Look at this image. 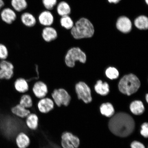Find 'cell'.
I'll return each mask as SVG.
<instances>
[{"instance_id": "cell-1", "label": "cell", "mask_w": 148, "mask_h": 148, "mask_svg": "<svg viewBox=\"0 0 148 148\" xmlns=\"http://www.w3.org/2000/svg\"><path fill=\"white\" fill-rule=\"evenodd\" d=\"M108 127L111 132L120 137H126L134 132L135 123L130 115L125 112H119L112 116Z\"/></svg>"}, {"instance_id": "cell-33", "label": "cell", "mask_w": 148, "mask_h": 148, "mask_svg": "<svg viewBox=\"0 0 148 148\" xmlns=\"http://www.w3.org/2000/svg\"><path fill=\"white\" fill-rule=\"evenodd\" d=\"M5 5L4 1L3 0H0V10H2L3 7Z\"/></svg>"}, {"instance_id": "cell-12", "label": "cell", "mask_w": 148, "mask_h": 148, "mask_svg": "<svg viewBox=\"0 0 148 148\" xmlns=\"http://www.w3.org/2000/svg\"><path fill=\"white\" fill-rule=\"evenodd\" d=\"M41 37L44 42L50 43L58 38V32L54 27L52 26L44 27L42 31Z\"/></svg>"}, {"instance_id": "cell-25", "label": "cell", "mask_w": 148, "mask_h": 148, "mask_svg": "<svg viewBox=\"0 0 148 148\" xmlns=\"http://www.w3.org/2000/svg\"><path fill=\"white\" fill-rule=\"evenodd\" d=\"M135 26L140 30H145L148 28V18L147 16L142 15L136 18L134 21Z\"/></svg>"}, {"instance_id": "cell-16", "label": "cell", "mask_w": 148, "mask_h": 148, "mask_svg": "<svg viewBox=\"0 0 148 148\" xmlns=\"http://www.w3.org/2000/svg\"><path fill=\"white\" fill-rule=\"evenodd\" d=\"M20 19L22 23L27 27H34L37 23L36 18L34 15L29 12H25L22 14Z\"/></svg>"}, {"instance_id": "cell-18", "label": "cell", "mask_w": 148, "mask_h": 148, "mask_svg": "<svg viewBox=\"0 0 148 148\" xmlns=\"http://www.w3.org/2000/svg\"><path fill=\"white\" fill-rule=\"evenodd\" d=\"M25 123L27 127L31 130H36L38 127L39 119L37 114L31 113L25 118Z\"/></svg>"}, {"instance_id": "cell-15", "label": "cell", "mask_w": 148, "mask_h": 148, "mask_svg": "<svg viewBox=\"0 0 148 148\" xmlns=\"http://www.w3.org/2000/svg\"><path fill=\"white\" fill-rule=\"evenodd\" d=\"M14 87L16 92L21 94L26 93L29 88L28 82L23 77H19L16 79L14 82Z\"/></svg>"}, {"instance_id": "cell-3", "label": "cell", "mask_w": 148, "mask_h": 148, "mask_svg": "<svg viewBox=\"0 0 148 148\" xmlns=\"http://www.w3.org/2000/svg\"><path fill=\"white\" fill-rule=\"evenodd\" d=\"M140 85L137 77L133 74L124 76L119 81L118 87L120 92L128 96L138 91Z\"/></svg>"}, {"instance_id": "cell-2", "label": "cell", "mask_w": 148, "mask_h": 148, "mask_svg": "<svg viewBox=\"0 0 148 148\" xmlns=\"http://www.w3.org/2000/svg\"><path fill=\"white\" fill-rule=\"evenodd\" d=\"M94 28L89 20L82 18L76 22L71 29V34L76 40L90 38L93 36Z\"/></svg>"}, {"instance_id": "cell-24", "label": "cell", "mask_w": 148, "mask_h": 148, "mask_svg": "<svg viewBox=\"0 0 148 148\" xmlns=\"http://www.w3.org/2000/svg\"><path fill=\"white\" fill-rule=\"evenodd\" d=\"M19 104L28 109L32 108L33 105L32 97L27 92L22 94L20 98Z\"/></svg>"}, {"instance_id": "cell-36", "label": "cell", "mask_w": 148, "mask_h": 148, "mask_svg": "<svg viewBox=\"0 0 148 148\" xmlns=\"http://www.w3.org/2000/svg\"><path fill=\"white\" fill-rule=\"evenodd\" d=\"M145 2L147 3V4H148V0H145Z\"/></svg>"}, {"instance_id": "cell-10", "label": "cell", "mask_w": 148, "mask_h": 148, "mask_svg": "<svg viewBox=\"0 0 148 148\" xmlns=\"http://www.w3.org/2000/svg\"><path fill=\"white\" fill-rule=\"evenodd\" d=\"M55 103L51 97H46L39 99L37 106L39 112L42 114H47L54 108Z\"/></svg>"}, {"instance_id": "cell-8", "label": "cell", "mask_w": 148, "mask_h": 148, "mask_svg": "<svg viewBox=\"0 0 148 148\" xmlns=\"http://www.w3.org/2000/svg\"><path fill=\"white\" fill-rule=\"evenodd\" d=\"M14 66L7 60H0V79L9 80L14 75Z\"/></svg>"}, {"instance_id": "cell-30", "label": "cell", "mask_w": 148, "mask_h": 148, "mask_svg": "<svg viewBox=\"0 0 148 148\" xmlns=\"http://www.w3.org/2000/svg\"><path fill=\"white\" fill-rule=\"evenodd\" d=\"M8 55V50L6 46L0 43V60H6Z\"/></svg>"}, {"instance_id": "cell-17", "label": "cell", "mask_w": 148, "mask_h": 148, "mask_svg": "<svg viewBox=\"0 0 148 148\" xmlns=\"http://www.w3.org/2000/svg\"><path fill=\"white\" fill-rule=\"evenodd\" d=\"M15 142L18 148H27L30 143V138L28 136L23 132L16 136Z\"/></svg>"}, {"instance_id": "cell-34", "label": "cell", "mask_w": 148, "mask_h": 148, "mask_svg": "<svg viewBox=\"0 0 148 148\" xmlns=\"http://www.w3.org/2000/svg\"><path fill=\"white\" fill-rule=\"evenodd\" d=\"M108 1L110 3H119L121 0H108Z\"/></svg>"}, {"instance_id": "cell-13", "label": "cell", "mask_w": 148, "mask_h": 148, "mask_svg": "<svg viewBox=\"0 0 148 148\" xmlns=\"http://www.w3.org/2000/svg\"><path fill=\"white\" fill-rule=\"evenodd\" d=\"M54 17L51 11L45 10L39 14L38 20L40 25L44 27L51 26L54 22Z\"/></svg>"}, {"instance_id": "cell-27", "label": "cell", "mask_w": 148, "mask_h": 148, "mask_svg": "<svg viewBox=\"0 0 148 148\" xmlns=\"http://www.w3.org/2000/svg\"><path fill=\"white\" fill-rule=\"evenodd\" d=\"M60 23L62 27L67 30H71L74 25L73 20L69 15L61 17Z\"/></svg>"}, {"instance_id": "cell-23", "label": "cell", "mask_w": 148, "mask_h": 148, "mask_svg": "<svg viewBox=\"0 0 148 148\" xmlns=\"http://www.w3.org/2000/svg\"><path fill=\"white\" fill-rule=\"evenodd\" d=\"M130 110L133 114L136 115H140L143 113L145 110V108L141 101H136L131 103Z\"/></svg>"}, {"instance_id": "cell-28", "label": "cell", "mask_w": 148, "mask_h": 148, "mask_svg": "<svg viewBox=\"0 0 148 148\" xmlns=\"http://www.w3.org/2000/svg\"><path fill=\"white\" fill-rule=\"evenodd\" d=\"M106 75L108 78L113 79L118 78L119 77V73L115 68L110 67L106 70Z\"/></svg>"}, {"instance_id": "cell-5", "label": "cell", "mask_w": 148, "mask_h": 148, "mask_svg": "<svg viewBox=\"0 0 148 148\" xmlns=\"http://www.w3.org/2000/svg\"><path fill=\"white\" fill-rule=\"evenodd\" d=\"M51 97L53 99L56 106H67L69 104L71 99V95L65 89H55L51 92Z\"/></svg>"}, {"instance_id": "cell-29", "label": "cell", "mask_w": 148, "mask_h": 148, "mask_svg": "<svg viewBox=\"0 0 148 148\" xmlns=\"http://www.w3.org/2000/svg\"><path fill=\"white\" fill-rule=\"evenodd\" d=\"M42 3L46 10L51 11L56 6L57 0H42Z\"/></svg>"}, {"instance_id": "cell-26", "label": "cell", "mask_w": 148, "mask_h": 148, "mask_svg": "<svg viewBox=\"0 0 148 148\" xmlns=\"http://www.w3.org/2000/svg\"><path fill=\"white\" fill-rule=\"evenodd\" d=\"M101 113L106 117H112L114 113L113 106L110 103H103L101 105L100 108Z\"/></svg>"}, {"instance_id": "cell-19", "label": "cell", "mask_w": 148, "mask_h": 148, "mask_svg": "<svg viewBox=\"0 0 148 148\" xmlns=\"http://www.w3.org/2000/svg\"><path fill=\"white\" fill-rule=\"evenodd\" d=\"M12 113L21 119H25L31 113L29 109L25 108L18 103L11 109Z\"/></svg>"}, {"instance_id": "cell-35", "label": "cell", "mask_w": 148, "mask_h": 148, "mask_svg": "<svg viewBox=\"0 0 148 148\" xmlns=\"http://www.w3.org/2000/svg\"><path fill=\"white\" fill-rule=\"evenodd\" d=\"M145 98H146V101H147V102L148 103V94H147V95H146Z\"/></svg>"}, {"instance_id": "cell-6", "label": "cell", "mask_w": 148, "mask_h": 148, "mask_svg": "<svg viewBox=\"0 0 148 148\" xmlns=\"http://www.w3.org/2000/svg\"><path fill=\"white\" fill-rule=\"evenodd\" d=\"M75 89L79 99L82 100L86 103L91 102L92 99L91 90L86 83L83 82L77 83Z\"/></svg>"}, {"instance_id": "cell-22", "label": "cell", "mask_w": 148, "mask_h": 148, "mask_svg": "<svg viewBox=\"0 0 148 148\" xmlns=\"http://www.w3.org/2000/svg\"><path fill=\"white\" fill-rule=\"evenodd\" d=\"M94 88L97 93L101 95L106 96L110 92V87L108 83H103L101 80L97 81Z\"/></svg>"}, {"instance_id": "cell-21", "label": "cell", "mask_w": 148, "mask_h": 148, "mask_svg": "<svg viewBox=\"0 0 148 148\" xmlns=\"http://www.w3.org/2000/svg\"><path fill=\"white\" fill-rule=\"evenodd\" d=\"M11 7L16 12H23L27 8V0H11Z\"/></svg>"}, {"instance_id": "cell-14", "label": "cell", "mask_w": 148, "mask_h": 148, "mask_svg": "<svg viewBox=\"0 0 148 148\" xmlns=\"http://www.w3.org/2000/svg\"><path fill=\"white\" fill-rule=\"evenodd\" d=\"M116 25L118 30L125 33L130 32L132 29V23L130 20L125 16H121L118 18Z\"/></svg>"}, {"instance_id": "cell-31", "label": "cell", "mask_w": 148, "mask_h": 148, "mask_svg": "<svg viewBox=\"0 0 148 148\" xmlns=\"http://www.w3.org/2000/svg\"><path fill=\"white\" fill-rule=\"evenodd\" d=\"M140 134L144 138H147L148 136V124L145 123L141 125V130L140 131Z\"/></svg>"}, {"instance_id": "cell-32", "label": "cell", "mask_w": 148, "mask_h": 148, "mask_svg": "<svg viewBox=\"0 0 148 148\" xmlns=\"http://www.w3.org/2000/svg\"><path fill=\"white\" fill-rule=\"evenodd\" d=\"M131 148H145L143 144L139 142L134 141L131 144Z\"/></svg>"}, {"instance_id": "cell-9", "label": "cell", "mask_w": 148, "mask_h": 148, "mask_svg": "<svg viewBox=\"0 0 148 148\" xmlns=\"http://www.w3.org/2000/svg\"><path fill=\"white\" fill-rule=\"evenodd\" d=\"M32 91L37 99H40L47 96L49 93V89L45 82L39 80L36 81L33 84Z\"/></svg>"}, {"instance_id": "cell-20", "label": "cell", "mask_w": 148, "mask_h": 148, "mask_svg": "<svg viewBox=\"0 0 148 148\" xmlns=\"http://www.w3.org/2000/svg\"><path fill=\"white\" fill-rule=\"evenodd\" d=\"M57 14L61 17L69 16L71 12V8L69 3L66 1H62L57 3L56 5Z\"/></svg>"}, {"instance_id": "cell-7", "label": "cell", "mask_w": 148, "mask_h": 148, "mask_svg": "<svg viewBox=\"0 0 148 148\" xmlns=\"http://www.w3.org/2000/svg\"><path fill=\"white\" fill-rule=\"evenodd\" d=\"M80 144L79 137L71 132H64L61 136V146L62 148H78Z\"/></svg>"}, {"instance_id": "cell-4", "label": "cell", "mask_w": 148, "mask_h": 148, "mask_svg": "<svg viewBox=\"0 0 148 148\" xmlns=\"http://www.w3.org/2000/svg\"><path fill=\"white\" fill-rule=\"evenodd\" d=\"M86 60V54L80 48L73 47L68 50L64 57V62L68 67L73 68L77 61L85 63Z\"/></svg>"}, {"instance_id": "cell-11", "label": "cell", "mask_w": 148, "mask_h": 148, "mask_svg": "<svg viewBox=\"0 0 148 148\" xmlns=\"http://www.w3.org/2000/svg\"><path fill=\"white\" fill-rule=\"evenodd\" d=\"M0 15L2 21L8 25H12L17 18L16 12L13 9L9 7L3 9L1 11Z\"/></svg>"}]
</instances>
